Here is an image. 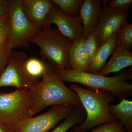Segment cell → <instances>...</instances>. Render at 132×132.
Instances as JSON below:
<instances>
[{
  "instance_id": "6da1fadb",
  "label": "cell",
  "mask_w": 132,
  "mask_h": 132,
  "mask_svg": "<svg viewBox=\"0 0 132 132\" xmlns=\"http://www.w3.org/2000/svg\"><path fill=\"white\" fill-rule=\"evenodd\" d=\"M29 93L31 117L50 106L67 104L82 106L78 94L65 85L49 64L42 80Z\"/></svg>"
},
{
  "instance_id": "7a4b0ae2",
  "label": "cell",
  "mask_w": 132,
  "mask_h": 132,
  "mask_svg": "<svg viewBox=\"0 0 132 132\" xmlns=\"http://www.w3.org/2000/svg\"><path fill=\"white\" fill-rule=\"evenodd\" d=\"M55 71L63 82L80 83L91 90H105L120 101L132 94V85L128 81L132 78V66L128 71L123 69L119 75L112 77L72 69Z\"/></svg>"
},
{
  "instance_id": "3957f363",
  "label": "cell",
  "mask_w": 132,
  "mask_h": 132,
  "mask_svg": "<svg viewBox=\"0 0 132 132\" xmlns=\"http://www.w3.org/2000/svg\"><path fill=\"white\" fill-rule=\"evenodd\" d=\"M70 89L77 94L86 113L84 123L74 127L71 132H86L102 124L112 123L116 119L109 109L111 102L115 98L104 90H91L76 84H72Z\"/></svg>"
},
{
  "instance_id": "277c9868",
  "label": "cell",
  "mask_w": 132,
  "mask_h": 132,
  "mask_svg": "<svg viewBox=\"0 0 132 132\" xmlns=\"http://www.w3.org/2000/svg\"><path fill=\"white\" fill-rule=\"evenodd\" d=\"M29 42L40 48L43 59L54 70L71 69L69 52L72 42L57 29H42L30 38Z\"/></svg>"
},
{
  "instance_id": "5b68a950",
  "label": "cell",
  "mask_w": 132,
  "mask_h": 132,
  "mask_svg": "<svg viewBox=\"0 0 132 132\" xmlns=\"http://www.w3.org/2000/svg\"><path fill=\"white\" fill-rule=\"evenodd\" d=\"M30 118L29 90L0 93V125L16 130Z\"/></svg>"
},
{
  "instance_id": "8992f818",
  "label": "cell",
  "mask_w": 132,
  "mask_h": 132,
  "mask_svg": "<svg viewBox=\"0 0 132 132\" xmlns=\"http://www.w3.org/2000/svg\"><path fill=\"white\" fill-rule=\"evenodd\" d=\"M9 39L13 48H29V40L42 30L28 20L22 8L21 0H11L9 13Z\"/></svg>"
},
{
  "instance_id": "52a82bcc",
  "label": "cell",
  "mask_w": 132,
  "mask_h": 132,
  "mask_svg": "<svg viewBox=\"0 0 132 132\" xmlns=\"http://www.w3.org/2000/svg\"><path fill=\"white\" fill-rule=\"evenodd\" d=\"M27 55L25 52L12 50L6 68L0 75V88L12 86L30 90L39 81L30 76L26 71Z\"/></svg>"
},
{
  "instance_id": "ba28073f",
  "label": "cell",
  "mask_w": 132,
  "mask_h": 132,
  "mask_svg": "<svg viewBox=\"0 0 132 132\" xmlns=\"http://www.w3.org/2000/svg\"><path fill=\"white\" fill-rule=\"evenodd\" d=\"M75 106L67 105L53 106L47 112L28 119L16 132H48L60 121L69 116Z\"/></svg>"
},
{
  "instance_id": "9c48e42d",
  "label": "cell",
  "mask_w": 132,
  "mask_h": 132,
  "mask_svg": "<svg viewBox=\"0 0 132 132\" xmlns=\"http://www.w3.org/2000/svg\"><path fill=\"white\" fill-rule=\"evenodd\" d=\"M72 42L83 39L84 31L82 22L78 16L68 15L55 5H53L48 13L42 29H49L52 24Z\"/></svg>"
},
{
  "instance_id": "30bf717a",
  "label": "cell",
  "mask_w": 132,
  "mask_h": 132,
  "mask_svg": "<svg viewBox=\"0 0 132 132\" xmlns=\"http://www.w3.org/2000/svg\"><path fill=\"white\" fill-rule=\"evenodd\" d=\"M97 28L94 31L99 47L117 33L121 25L127 21L130 14L128 10H120L103 5Z\"/></svg>"
},
{
  "instance_id": "8fae6325",
  "label": "cell",
  "mask_w": 132,
  "mask_h": 132,
  "mask_svg": "<svg viewBox=\"0 0 132 132\" xmlns=\"http://www.w3.org/2000/svg\"><path fill=\"white\" fill-rule=\"evenodd\" d=\"M102 1L84 0L79 10V15L83 26V39L95 31L99 22Z\"/></svg>"
},
{
  "instance_id": "7c38bea8",
  "label": "cell",
  "mask_w": 132,
  "mask_h": 132,
  "mask_svg": "<svg viewBox=\"0 0 132 132\" xmlns=\"http://www.w3.org/2000/svg\"><path fill=\"white\" fill-rule=\"evenodd\" d=\"M22 8L28 20L42 29L45 20L54 3L52 0H21Z\"/></svg>"
},
{
  "instance_id": "4fadbf2b",
  "label": "cell",
  "mask_w": 132,
  "mask_h": 132,
  "mask_svg": "<svg viewBox=\"0 0 132 132\" xmlns=\"http://www.w3.org/2000/svg\"><path fill=\"white\" fill-rule=\"evenodd\" d=\"M69 62L71 69L87 72L90 63L85 48V39L72 42L69 52Z\"/></svg>"
},
{
  "instance_id": "5bb4252c",
  "label": "cell",
  "mask_w": 132,
  "mask_h": 132,
  "mask_svg": "<svg viewBox=\"0 0 132 132\" xmlns=\"http://www.w3.org/2000/svg\"><path fill=\"white\" fill-rule=\"evenodd\" d=\"M110 60L103 67L99 74L106 76L132 65V52L117 46Z\"/></svg>"
},
{
  "instance_id": "9a60e30c",
  "label": "cell",
  "mask_w": 132,
  "mask_h": 132,
  "mask_svg": "<svg viewBox=\"0 0 132 132\" xmlns=\"http://www.w3.org/2000/svg\"><path fill=\"white\" fill-rule=\"evenodd\" d=\"M118 46L116 33L99 47L97 54L93 60L87 72L99 74L109 57L113 53Z\"/></svg>"
},
{
  "instance_id": "2e32d148",
  "label": "cell",
  "mask_w": 132,
  "mask_h": 132,
  "mask_svg": "<svg viewBox=\"0 0 132 132\" xmlns=\"http://www.w3.org/2000/svg\"><path fill=\"white\" fill-rule=\"evenodd\" d=\"M109 109L126 132H132V101L124 99L119 104L109 105Z\"/></svg>"
},
{
  "instance_id": "e0dca14e",
  "label": "cell",
  "mask_w": 132,
  "mask_h": 132,
  "mask_svg": "<svg viewBox=\"0 0 132 132\" xmlns=\"http://www.w3.org/2000/svg\"><path fill=\"white\" fill-rule=\"evenodd\" d=\"M86 115L83 107L75 106L69 116L51 132H66L74 126L84 123Z\"/></svg>"
},
{
  "instance_id": "ac0fdd59",
  "label": "cell",
  "mask_w": 132,
  "mask_h": 132,
  "mask_svg": "<svg viewBox=\"0 0 132 132\" xmlns=\"http://www.w3.org/2000/svg\"><path fill=\"white\" fill-rule=\"evenodd\" d=\"M116 35L118 45L130 51L132 46V24L128 21H125L119 28Z\"/></svg>"
},
{
  "instance_id": "d6986e66",
  "label": "cell",
  "mask_w": 132,
  "mask_h": 132,
  "mask_svg": "<svg viewBox=\"0 0 132 132\" xmlns=\"http://www.w3.org/2000/svg\"><path fill=\"white\" fill-rule=\"evenodd\" d=\"M47 64L40 59L32 57L27 59L25 68L28 73L31 77L38 79L42 77L46 68Z\"/></svg>"
},
{
  "instance_id": "ffe728a7",
  "label": "cell",
  "mask_w": 132,
  "mask_h": 132,
  "mask_svg": "<svg viewBox=\"0 0 132 132\" xmlns=\"http://www.w3.org/2000/svg\"><path fill=\"white\" fill-rule=\"evenodd\" d=\"M64 13L72 16L79 15V10L84 0H52Z\"/></svg>"
},
{
  "instance_id": "44dd1931",
  "label": "cell",
  "mask_w": 132,
  "mask_h": 132,
  "mask_svg": "<svg viewBox=\"0 0 132 132\" xmlns=\"http://www.w3.org/2000/svg\"><path fill=\"white\" fill-rule=\"evenodd\" d=\"M85 48L90 65L99 48L97 36L94 32L85 39Z\"/></svg>"
},
{
  "instance_id": "7402d4cb",
  "label": "cell",
  "mask_w": 132,
  "mask_h": 132,
  "mask_svg": "<svg viewBox=\"0 0 132 132\" xmlns=\"http://www.w3.org/2000/svg\"><path fill=\"white\" fill-rule=\"evenodd\" d=\"M13 47L9 39L0 47V75L7 65Z\"/></svg>"
},
{
  "instance_id": "603a6c76",
  "label": "cell",
  "mask_w": 132,
  "mask_h": 132,
  "mask_svg": "<svg viewBox=\"0 0 132 132\" xmlns=\"http://www.w3.org/2000/svg\"><path fill=\"white\" fill-rule=\"evenodd\" d=\"M91 132H126L123 125L116 120L112 123H105L93 128Z\"/></svg>"
},
{
  "instance_id": "cb8c5ba5",
  "label": "cell",
  "mask_w": 132,
  "mask_h": 132,
  "mask_svg": "<svg viewBox=\"0 0 132 132\" xmlns=\"http://www.w3.org/2000/svg\"><path fill=\"white\" fill-rule=\"evenodd\" d=\"M102 4L109 7L120 10H128L132 7V0H104Z\"/></svg>"
},
{
  "instance_id": "d4e9b609",
  "label": "cell",
  "mask_w": 132,
  "mask_h": 132,
  "mask_svg": "<svg viewBox=\"0 0 132 132\" xmlns=\"http://www.w3.org/2000/svg\"><path fill=\"white\" fill-rule=\"evenodd\" d=\"M11 0H0V18L9 14Z\"/></svg>"
},
{
  "instance_id": "484cf974",
  "label": "cell",
  "mask_w": 132,
  "mask_h": 132,
  "mask_svg": "<svg viewBox=\"0 0 132 132\" xmlns=\"http://www.w3.org/2000/svg\"><path fill=\"white\" fill-rule=\"evenodd\" d=\"M10 34V27L9 19L8 20L4 28L0 32V47L9 38Z\"/></svg>"
},
{
  "instance_id": "4316f807",
  "label": "cell",
  "mask_w": 132,
  "mask_h": 132,
  "mask_svg": "<svg viewBox=\"0 0 132 132\" xmlns=\"http://www.w3.org/2000/svg\"><path fill=\"white\" fill-rule=\"evenodd\" d=\"M9 14L2 16L0 18V32H1L6 24L8 20L9 19Z\"/></svg>"
},
{
  "instance_id": "83f0119b",
  "label": "cell",
  "mask_w": 132,
  "mask_h": 132,
  "mask_svg": "<svg viewBox=\"0 0 132 132\" xmlns=\"http://www.w3.org/2000/svg\"><path fill=\"white\" fill-rule=\"evenodd\" d=\"M0 132H16L15 130L10 128L0 125Z\"/></svg>"
}]
</instances>
